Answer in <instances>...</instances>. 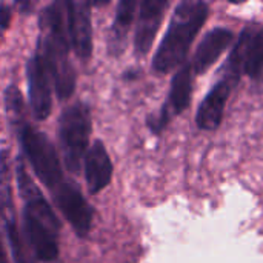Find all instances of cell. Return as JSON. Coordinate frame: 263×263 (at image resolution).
Returning a JSON list of instances; mask_svg holds the SVG:
<instances>
[{
  "mask_svg": "<svg viewBox=\"0 0 263 263\" xmlns=\"http://www.w3.org/2000/svg\"><path fill=\"white\" fill-rule=\"evenodd\" d=\"M71 45L66 32L65 8L62 2L45 6L39 15L37 54L42 57L55 94L60 100L69 99L76 91V69L69 57Z\"/></svg>",
  "mask_w": 263,
  "mask_h": 263,
  "instance_id": "obj_1",
  "label": "cell"
},
{
  "mask_svg": "<svg viewBox=\"0 0 263 263\" xmlns=\"http://www.w3.org/2000/svg\"><path fill=\"white\" fill-rule=\"evenodd\" d=\"M5 106L9 123L18 137L22 151L37 179L48 190H55L65 180L60 157L48 136L26 120L22 92L15 85H9L5 91Z\"/></svg>",
  "mask_w": 263,
  "mask_h": 263,
  "instance_id": "obj_2",
  "label": "cell"
},
{
  "mask_svg": "<svg viewBox=\"0 0 263 263\" xmlns=\"http://www.w3.org/2000/svg\"><path fill=\"white\" fill-rule=\"evenodd\" d=\"M208 12L210 6L202 0H183L176 6L166 34L153 59V69L157 74H168L186 62L190 48L205 25Z\"/></svg>",
  "mask_w": 263,
  "mask_h": 263,
  "instance_id": "obj_3",
  "label": "cell"
},
{
  "mask_svg": "<svg viewBox=\"0 0 263 263\" xmlns=\"http://www.w3.org/2000/svg\"><path fill=\"white\" fill-rule=\"evenodd\" d=\"M92 131L91 111L83 102L69 105L59 119V140L62 145L63 163L72 174L80 171L82 160L89 148Z\"/></svg>",
  "mask_w": 263,
  "mask_h": 263,
  "instance_id": "obj_4",
  "label": "cell"
},
{
  "mask_svg": "<svg viewBox=\"0 0 263 263\" xmlns=\"http://www.w3.org/2000/svg\"><path fill=\"white\" fill-rule=\"evenodd\" d=\"M228 77L236 82L242 76L259 79L263 72V26L251 23L240 32L228 57Z\"/></svg>",
  "mask_w": 263,
  "mask_h": 263,
  "instance_id": "obj_5",
  "label": "cell"
},
{
  "mask_svg": "<svg viewBox=\"0 0 263 263\" xmlns=\"http://www.w3.org/2000/svg\"><path fill=\"white\" fill-rule=\"evenodd\" d=\"M0 217L5 222L6 237L15 263H34L25 248V240L18 233L17 216L12 202V168L8 149L0 151Z\"/></svg>",
  "mask_w": 263,
  "mask_h": 263,
  "instance_id": "obj_6",
  "label": "cell"
},
{
  "mask_svg": "<svg viewBox=\"0 0 263 263\" xmlns=\"http://www.w3.org/2000/svg\"><path fill=\"white\" fill-rule=\"evenodd\" d=\"M51 193L57 210L71 225L72 231L79 237H86L92 227L94 211L82 194V191L74 183L63 180Z\"/></svg>",
  "mask_w": 263,
  "mask_h": 263,
  "instance_id": "obj_7",
  "label": "cell"
},
{
  "mask_svg": "<svg viewBox=\"0 0 263 263\" xmlns=\"http://www.w3.org/2000/svg\"><path fill=\"white\" fill-rule=\"evenodd\" d=\"M63 8L69 45L76 55L86 62L92 54L91 3L83 0H68L63 2Z\"/></svg>",
  "mask_w": 263,
  "mask_h": 263,
  "instance_id": "obj_8",
  "label": "cell"
},
{
  "mask_svg": "<svg viewBox=\"0 0 263 263\" xmlns=\"http://www.w3.org/2000/svg\"><path fill=\"white\" fill-rule=\"evenodd\" d=\"M191 94H193V68H191V62H185L182 66H179L177 72L171 80L168 100L165 102L159 116L148 120L149 128L154 133H160L174 116L182 114L190 106Z\"/></svg>",
  "mask_w": 263,
  "mask_h": 263,
  "instance_id": "obj_9",
  "label": "cell"
},
{
  "mask_svg": "<svg viewBox=\"0 0 263 263\" xmlns=\"http://www.w3.org/2000/svg\"><path fill=\"white\" fill-rule=\"evenodd\" d=\"M26 82L29 105L34 117L40 122L46 120L52 109V80L42 57L37 52L26 63Z\"/></svg>",
  "mask_w": 263,
  "mask_h": 263,
  "instance_id": "obj_10",
  "label": "cell"
},
{
  "mask_svg": "<svg viewBox=\"0 0 263 263\" xmlns=\"http://www.w3.org/2000/svg\"><path fill=\"white\" fill-rule=\"evenodd\" d=\"M23 237L32 254L40 262H54L60 254L59 248V231L48 225L42 219L23 211Z\"/></svg>",
  "mask_w": 263,
  "mask_h": 263,
  "instance_id": "obj_11",
  "label": "cell"
},
{
  "mask_svg": "<svg viewBox=\"0 0 263 263\" xmlns=\"http://www.w3.org/2000/svg\"><path fill=\"white\" fill-rule=\"evenodd\" d=\"M168 0H143L139 9V18L134 34V51L137 55H146L160 29Z\"/></svg>",
  "mask_w": 263,
  "mask_h": 263,
  "instance_id": "obj_12",
  "label": "cell"
},
{
  "mask_svg": "<svg viewBox=\"0 0 263 263\" xmlns=\"http://www.w3.org/2000/svg\"><path fill=\"white\" fill-rule=\"evenodd\" d=\"M237 82L231 77H223L219 80L213 89L208 92V96L200 103L197 114H196V123L200 129L213 131L217 129L223 119V111L227 106V102L230 99V94Z\"/></svg>",
  "mask_w": 263,
  "mask_h": 263,
  "instance_id": "obj_13",
  "label": "cell"
},
{
  "mask_svg": "<svg viewBox=\"0 0 263 263\" xmlns=\"http://www.w3.org/2000/svg\"><path fill=\"white\" fill-rule=\"evenodd\" d=\"M85 182L89 194L103 191L112 179V162L102 140H96L85 154Z\"/></svg>",
  "mask_w": 263,
  "mask_h": 263,
  "instance_id": "obj_14",
  "label": "cell"
},
{
  "mask_svg": "<svg viewBox=\"0 0 263 263\" xmlns=\"http://www.w3.org/2000/svg\"><path fill=\"white\" fill-rule=\"evenodd\" d=\"M233 37L234 34L227 28H214L206 32L193 57V72L205 74L227 51V48L233 42Z\"/></svg>",
  "mask_w": 263,
  "mask_h": 263,
  "instance_id": "obj_15",
  "label": "cell"
},
{
  "mask_svg": "<svg viewBox=\"0 0 263 263\" xmlns=\"http://www.w3.org/2000/svg\"><path fill=\"white\" fill-rule=\"evenodd\" d=\"M136 6L137 2L134 0H122L117 5L116 15L109 31V40H108V51L114 57L120 55L125 51L128 32L136 17Z\"/></svg>",
  "mask_w": 263,
  "mask_h": 263,
  "instance_id": "obj_16",
  "label": "cell"
},
{
  "mask_svg": "<svg viewBox=\"0 0 263 263\" xmlns=\"http://www.w3.org/2000/svg\"><path fill=\"white\" fill-rule=\"evenodd\" d=\"M11 8H8L6 5H0V29H6L11 23Z\"/></svg>",
  "mask_w": 263,
  "mask_h": 263,
  "instance_id": "obj_17",
  "label": "cell"
},
{
  "mask_svg": "<svg viewBox=\"0 0 263 263\" xmlns=\"http://www.w3.org/2000/svg\"><path fill=\"white\" fill-rule=\"evenodd\" d=\"M0 263H9V260H8V256H6V251H5V247H3L2 234H0Z\"/></svg>",
  "mask_w": 263,
  "mask_h": 263,
  "instance_id": "obj_18",
  "label": "cell"
}]
</instances>
